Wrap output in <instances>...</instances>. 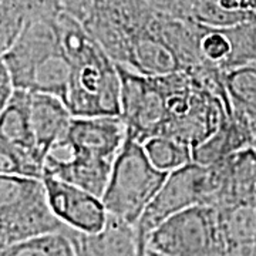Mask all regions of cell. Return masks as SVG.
Listing matches in <instances>:
<instances>
[{
    "instance_id": "obj_1",
    "label": "cell",
    "mask_w": 256,
    "mask_h": 256,
    "mask_svg": "<svg viewBox=\"0 0 256 256\" xmlns=\"http://www.w3.org/2000/svg\"><path fill=\"white\" fill-rule=\"evenodd\" d=\"M126 137L121 117H73L47 152L43 176L74 184L101 198Z\"/></svg>"
},
{
    "instance_id": "obj_2",
    "label": "cell",
    "mask_w": 256,
    "mask_h": 256,
    "mask_svg": "<svg viewBox=\"0 0 256 256\" xmlns=\"http://www.w3.org/2000/svg\"><path fill=\"white\" fill-rule=\"evenodd\" d=\"M60 43L72 62L64 104L73 117H121V80L117 63L68 13L56 18Z\"/></svg>"
},
{
    "instance_id": "obj_3",
    "label": "cell",
    "mask_w": 256,
    "mask_h": 256,
    "mask_svg": "<svg viewBox=\"0 0 256 256\" xmlns=\"http://www.w3.org/2000/svg\"><path fill=\"white\" fill-rule=\"evenodd\" d=\"M63 229L48 206L42 178L0 175V250Z\"/></svg>"
},
{
    "instance_id": "obj_4",
    "label": "cell",
    "mask_w": 256,
    "mask_h": 256,
    "mask_svg": "<svg viewBox=\"0 0 256 256\" xmlns=\"http://www.w3.org/2000/svg\"><path fill=\"white\" fill-rule=\"evenodd\" d=\"M168 174L151 162L144 144L126 137L101 196L107 214L137 225Z\"/></svg>"
},
{
    "instance_id": "obj_5",
    "label": "cell",
    "mask_w": 256,
    "mask_h": 256,
    "mask_svg": "<svg viewBox=\"0 0 256 256\" xmlns=\"http://www.w3.org/2000/svg\"><path fill=\"white\" fill-rule=\"evenodd\" d=\"M146 249L164 256H226L216 210L196 205L164 220L146 239Z\"/></svg>"
},
{
    "instance_id": "obj_6",
    "label": "cell",
    "mask_w": 256,
    "mask_h": 256,
    "mask_svg": "<svg viewBox=\"0 0 256 256\" xmlns=\"http://www.w3.org/2000/svg\"><path fill=\"white\" fill-rule=\"evenodd\" d=\"M216 188L215 168L190 162L168 174L156 198L146 206L137 224L142 245L164 220L196 205H212Z\"/></svg>"
},
{
    "instance_id": "obj_7",
    "label": "cell",
    "mask_w": 256,
    "mask_h": 256,
    "mask_svg": "<svg viewBox=\"0 0 256 256\" xmlns=\"http://www.w3.org/2000/svg\"><path fill=\"white\" fill-rule=\"evenodd\" d=\"M121 80V118L127 128V137L146 144L161 137L166 121L165 97L156 77L140 74L118 66Z\"/></svg>"
},
{
    "instance_id": "obj_8",
    "label": "cell",
    "mask_w": 256,
    "mask_h": 256,
    "mask_svg": "<svg viewBox=\"0 0 256 256\" xmlns=\"http://www.w3.org/2000/svg\"><path fill=\"white\" fill-rule=\"evenodd\" d=\"M56 16L26 20L13 44L0 57L9 72L14 90L26 92L33 73L47 58L63 48Z\"/></svg>"
},
{
    "instance_id": "obj_9",
    "label": "cell",
    "mask_w": 256,
    "mask_h": 256,
    "mask_svg": "<svg viewBox=\"0 0 256 256\" xmlns=\"http://www.w3.org/2000/svg\"><path fill=\"white\" fill-rule=\"evenodd\" d=\"M47 202L64 226L80 232H97L107 220V210L100 196L74 184L43 176Z\"/></svg>"
},
{
    "instance_id": "obj_10",
    "label": "cell",
    "mask_w": 256,
    "mask_h": 256,
    "mask_svg": "<svg viewBox=\"0 0 256 256\" xmlns=\"http://www.w3.org/2000/svg\"><path fill=\"white\" fill-rule=\"evenodd\" d=\"M74 256H144L146 246L140 240L137 225L114 215H107L97 232H80L64 226Z\"/></svg>"
},
{
    "instance_id": "obj_11",
    "label": "cell",
    "mask_w": 256,
    "mask_h": 256,
    "mask_svg": "<svg viewBox=\"0 0 256 256\" xmlns=\"http://www.w3.org/2000/svg\"><path fill=\"white\" fill-rule=\"evenodd\" d=\"M28 111L37 152L44 164L47 152L66 134L73 116L62 98L44 92H28Z\"/></svg>"
},
{
    "instance_id": "obj_12",
    "label": "cell",
    "mask_w": 256,
    "mask_h": 256,
    "mask_svg": "<svg viewBox=\"0 0 256 256\" xmlns=\"http://www.w3.org/2000/svg\"><path fill=\"white\" fill-rule=\"evenodd\" d=\"M0 140L43 172V162L37 152L30 122L28 92L14 90L12 94L0 116Z\"/></svg>"
},
{
    "instance_id": "obj_13",
    "label": "cell",
    "mask_w": 256,
    "mask_h": 256,
    "mask_svg": "<svg viewBox=\"0 0 256 256\" xmlns=\"http://www.w3.org/2000/svg\"><path fill=\"white\" fill-rule=\"evenodd\" d=\"M146 152L158 170L172 172L192 162V150L182 142L168 137H154L146 144Z\"/></svg>"
},
{
    "instance_id": "obj_14",
    "label": "cell",
    "mask_w": 256,
    "mask_h": 256,
    "mask_svg": "<svg viewBox=\"0 0 256 256\" xmlns=\"http://www.w3.org/2000/svg\"><path fill=\"white\" fill-rule=\"evenodd\" d=\"M0 256H74L63 232L42 235L0 250Z\"/></svg>"
},
{
    "instance_id": "obj_15",
    "label": "cell",
    "mask_w": 256,
    "mask_h": 256,
    "mask_svg": "<svg viewBox=\"0 0 256 256\" xmlns=\"http://www.w3.org/2000/svg\"><path fill=\"white\" fill-rule=\"evenodd\" d=\"M0 175H23L33 178H43L42 170L28 162L24 156L14 151L4 141L0 140Z\"/></svg>"
},
{
    "instance_id": "obj_16",
    "label": "cell",
    "mask_w": 256,
    "mask_h": 256,
    "mask_svg": "<svg viewBox=\"0 0 256 256\" xmlns=\"http://www.w3.org/2000/svg\"><path fill=\"white\" fill-rule=\"evenodd\" d=\"M13 92H14V87H13L9 72L3 62L0 60V116L6 108Z\"/></svg>"
},
{
    "instance_id": "obj_17",
    "label": "cell",
    "mask_w": 256,
    "mask_h": 256,
    "mask_svg": "<svg viewBox=\"0 0 256 256\" xmlns=\"http://www.w3.org/2000/svg\"><path fill=\"white\" fill-rule=\"evenodd\" d=\"M144 256H164V255H160V254H156L154 250H150V249H146V254Z\"/></svg>"
}]
</instances>
